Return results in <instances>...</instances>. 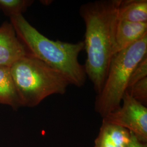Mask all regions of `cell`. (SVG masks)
Returning <instances> with one entry per match:
<instances>
[{
	"mask_svg": "<svg viewBox=\"0 0 147 147\" xmlns=\"http://www.w3.org/2000/svg\"><path fill=\"white\" fill-rule=\"evenodd\" d=\"M120 1L98 0L84 3L80 8V14L86 26L83 41L87 54L84 69L96 95L103 87L113 56Z\"/></svg>",
	"mask_w": 147,
	"mask_h": 147,
	"instance_id": "cell-1",
	"label": "cell"
},
{
	"mask_svg": "<svg viewBox=\"0 0 147 147\" xmlns=\"http://www.w3.org/2000/svg\"><path fill=\"white\" fill-rule=\"evenodd\" d=\"M17 37L28 55L56 69L78 87L84 85L87 75L84 65L79 62L80 53L84 50L83 41L76 43L54 41L32 26L22 15L11 17Z\"/></svg>",
	"mask_w": 147,
	"mask_h": 147,
	"instance_id": "cell-2",
	"label": "cell"
},
{
	"mask_svg": "<svg viewBox=\"0 0 147 147\" xmlns=\"http://www.w3.org/2000/svg\"><path fill=\"white\" fill-rule=\"evenodd\" d=\"M11 70L22 106L33 107L50 95L64 94L70 84L59 71L30 55Z\"/></svg>",
	"mask_w": 147,
	"mask_h": 147,
	"instance_id": "cell-3",
	"label": "cell"
},
{
	"mask_svg": "<svg viewBox=\"0 0 147 147\" xmlns=\"http://www.w3.org/2000/svg\"><path fill=\"white\" fill-rule=\"evenodd\" d=\"M147 55L146 34L113 56L103 87L95 101V110L102 118L121 106L132 71Z\"/></svg>",
	"mask_w": 147,
	"mask_h": 147,
	"instance_id": "cell-4",
	"label": "cell"
},
{
	"mask_svg": "<svg viewBox=\"0 0 147 147\" xmlns=\"http://www.w3.org/2000/svg\"><path fill=\"white\" fill-rule=\"evenodd\" d=\"M123 105L102 118L127 129L141 142L147 143V108L126 92Z\"/></svg>",
	"mask_w": 147,
	"mask_h": 147,
	"instance_id": "cell-5",
	"label": "cell"
},
{
	"mask_svg": "<svg viewBox=\"0 0 147 147\" xmlns=\"http://www.w3.org/2000/svg\"><path fill=\"white\" fill-rule=\"evenodd\" d=\"M27 55L26 49L17 37L11 23L5 22L0 26V66L11 68Z\"/></svg>",
	"mask_w": 147,
	"mask_h": 147,
	"instance_id": "cell-6",
	"label": "cell"
},
{
	"mask_svg": "<svg viewBox=\"0 0 147 147\" xmlns=\"http://www.w3.org/2000/svg\"><path fill=\"white\" fill-rule=\"evenodd\" d=\"M147 34V22H132L117 20L113 55L130 47Z\"/></svg>",
	"mask_w": 147,
	"mask_h": 147,
	"instance_id": "cell-7",
	"label": "cell"
},
{
	"mask_svg": "<svg viewBox=\"0 0 147 147\" xmlns=\"http://www.w3.org/2000/svg\"><path fill=\"white\" fill-rule=\"evenodd\" d=\"M131 136L126 129L102 120L94 147H127Z\"/></svg>",
	"mask_w": 147,
	"mask_h": 147,
	"instance_id": "cell-8",
	"label": "cell"
},
{
	"mask_svg": "<svg viewBox=\"0 0 147 147\" xmlns=\"http://www.w3.org/2000/svg\"><path fill=\"white\" fill-rule=\"evenodd\" d=\"M0 104L14 109L22 106L10 67L0 66Z\"/></svg>",
	"mask_w": 147,
	"mask_h": 147,
	"instance_id": "cell-9",
	"label": "cell"
},
{
	"mask_svg": "<svg viewBox=\"0 0 147 147\" xmlns=\"http://www.w3.org/2000/svg\"><path fill=\"white\" fill-rule=\"evenodd\" d=\"M118 20L132 22H147V0H121Z\"/></svg>",
	"mask_w": 147,
	"mask_h": 147,
	"instance_id": "cell-10",
	"label": "cell"
},
{
	"mask_svg": "<svg viewBox=\"0 0 147 147\" xmlns=\"http://www.w3.org/2000/svg\"><path fill=\"white\" fill-rule=\"evenodd\" d=\"M33 2L32 0H0V10L10 18L22 15Z\"/></svg>",
	"mask_w": 147,
	"mask_h": 147,
	"instance_id": "cell-11",
	"label": "cell"
},
{
	"mask_svg": "<svg viewBox=\"0 0 147 147\" xmlns=\"http://www.w3.org/2000/svg\"><path fill=\"white\" fill-rule=\"evenodd\" d=\"M126 92H127L135 100L147 106V77L137 82Z\"/></svg>",
	"mask_w": 147,
	"mask_h": 147,
	"instance_id": "cell-12",
	"label": "cell"
},
{
	"mask_svg": "<svg viewBox=\"0 0 147 147\" xmlns=\"http://www.w3.org/2000/svg\"><path fill=\"white\" fill-rule=\"evenodd\" d=\"M147 77V55L138 63L136 67L132 71L126 91L130 89L137 82Z\"/></svg>",
	"mask_w": 147,
	"mask_h": 147,
	"instance_id": "cell-13",
	"label": "cell"
},
{
	"mask_svg": "<svg viewBox=\"0 0 147 147\" xmlns=\"http://www.w3.org/2000/svg\"><path fill=\"white\" fill-rule=\"evenodd\" d=\"M131 134V141L127 147H147V143L140 141L132 134Z\"/></svg>",
	"mask_w": 147,
	"mask_h": 147,
	"instance_id": "cell-14",
	"label": "cell"
}]
</instances>
